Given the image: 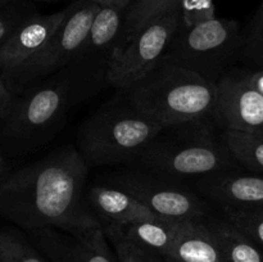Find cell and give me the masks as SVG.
Returning <instances> with one entry per match:
<instances>
[{
    "instance_id": "17",
    "label": "cell",
    "mask_w": 263,
    "mask_h": 262,
    "mask_svg": "<svg viewBox=\"0 0 263 262\" xmlns=\"http://www.w3.org/2000/svg\"><path fill=\"white\" fill-rule=\"evenodd\" d=\"M217 246L220 262H263V251L225 217H203Z\"/></svg>"
},
{
    "instance_id": "32",
    "label": "cell",
    "mask_w": 263,
    "mask_h": 262,
    "mask_svg": "<svg viewBox=\"0 0 263 262\" xmlns=\"http://www.w3.org/2000/svg\"><path fill=\"white\" fill-rule=\"evenodd\" d=\"M2 2H5V3H13V2H18V0H2Z\"/></svg>"
},
{
    "instance_id": "33",
    "label": "cell",
    "mask_w": 263,
    "mask_h": 262,
    "mask_svg": "<svg viewBox=\"0 0 263 262\" xmlns=\"http://www.w3.org/2000/svg\"><path fill=\"white\" fill-rule=\"evenodd\" d=\"M261 138H263V135H262V136H261Z\"/></svg>"
},
{
    "instance_id": "8",
    "label": "cell",
    "mask_w": 263,
    "mask_h": 262,
    "mask_svg": "<svg viewBox=\"0 0 263 262\" xmlns=\"http://www.w3.org/2000/svg\"><path fill=\"white\" fill-rule=\"evenodd\" d=\"M102 184L128 193L156 215L176 220H200L212 210L205 198L185 181L171 179L144 167L117 170Z\"/></svg>"
},
{
    "instance_id": "27",
    "label": "cell",
    "mask_w": 263,
    "mask_h": 262,
    "mask_svg": "<svg viewBox=\"0 0 263 262\" xmlns=\"http://www.w3.org/2000/svg\"><path fill=\"white\" fill-rule=\"evenodd\" d=\"M244 77L253 89L263 95V68H257L256 71H244Z\"/></svg>"
},
{
    "instance_id": "9",
    "label": "cell",
    "mask_w": 263,
    "mask_h": 262,
    "mask_svg": "<svg viewBox=\"0 0 263 262\" xmlns=\"http://www.w3.org/2000/svg\"><path fill=\"white\" fill-rule=\"evenodd\" d=\"M99 9L100 5L92 0H77L74 9L51 36L48 44L25 66L5 79L14 97L68 66L86 39Z\"/></svg>"
},
{
    "instance_id": "5",
    "label": "cell",
    "mask_w": 263,
    "mask_h": 262,
    "mask_svg": "<svg viewBox=\"0 0 263 262\" xmlns=\"http://www.w3.org/2000/svg\"><path fill=\"white\" fill-rule=\"evenodd\" d=\"M163 126L136 109L123 92L79 127L76 148L89 167L136 163Z\"/></svg>"
},
{
    "instance_id": "29",
    "label": "cell",
    "mask_w": 263,
    "mask_h": 262,
    "mask_svg": "<svg viewBox=\"0 0 263 262\" xmlns=\"http://www.w3.org/2000/svg\"><path fill=\"white\" fill-rule=\"evenodd\" d=\"M10 172L9 167H8V162H7V156L3 153L2 148H0V181L7 176L8 174Z\"/></svg>"
},
{
    "instance_id": "1",
    "label": "cell",
    "mask_w": 263,
    "mask_h": 262,
    "mask_svg": "<svg viewBox=\"0 0 263 262\" xmlns=\"http://www.w3.org/2000/svg\"><path fill=\"white\" fill-rule=\"evenodd\" d=\"M90 167L73 144L58 146L0 181V217L25 231H85L100 222L86 200Z\"/></svg>"
},
{
    "instance_id": "11",
    "label": "cell",
    "mask_w": 263,
    "mask_h": 262,
    "mask_svg": "<svg viewBox=\"0 0 263 262\" xmlns=\"http://www.w3.org/2000/svg\"><path fill=\"white\" fill-rule=\"evenodd\" d=\"M215 120L222 130L263 135V95L248 84L244 71L231 69L217 82Z\"/></svg>"
},
{
    "instance_id": "22",
    "label": "cell",
    "mask_w": 263,
    "mask_h": 262,
    "mask_svg": "<svg viewBox=\"0 0 263 262\" xmlns=\"http://www.w3.org/2000/svg\"><path fill=\"white\" fill-rule=\"evenodd\" d=\"M222 216L263 251V208H222Z\"/></svg>"
},
{
    "instance_id": "30",
    "label": "cell",
    "mask_w": 263,
    "mask_h": 262,
    "mask_svg": "<svg viewBox=\"0 0 263 262\" xmlns=\"http://www.w3.org/2000/svg\"><path fill=\"white\" fill-rule=\"evenodd\" d=\"M8 4H10V3H5V2H2V0H0V8L4 7V5H8Z\"/></svg>"
},
{
    "instance_id": "13",
    "label": "cell",
    "mask_w": 263,
    "mask_h": 262,
    "mask_svg": "<svg viewBox=\"0 0 263 262\" xmlns=\"http://www.w3.org/2000/svg\"><path fill=\"white\" fill-rule=\"evenodd\" d=\"M76 4L77 0L51 14L35 12L18 26L0 50V72L4 80L25 66L48 44Z\"/></svg>"
},
{
    "instance_id": "31",
    "label": "cell",
    "mask_w": 263,
    "mask_h": 262,
    "mask_svg": "<svg viewBox=\"0 0 263 262\" xmlns=\"http://www.w3.org/2000/svg\"><path fill=\"white\" fill-rule=\"evenodd\" d=\"M37 2H46V3H51V2H58V0H37Z\"/></svg>"
},
{
    "instance_id": "4",
    "label": "cell",
    "mask_w": 263,
    "mask_h": 262,
    "mask_svg": "<svg viewBox=\"0 0 263 262\" xmlns=\"http://www.w3.org/2000/svg\"><path fill=\"white\" fill-rule=\"evenodd\" d=\"M76 104L64 69L17 95L0 122V148L7 157L35 153L55 138Z\"/></svg>"
},
{
    "instance_id": "20",
    "label": "cell",
    "mask_w": 263,
    "mask_h": 262,
    "mask_svg": "<svg viewBox=\"0 0 263 262\" xmlns=\"http://www.w3.org/2000/svg\"><path fill=\"white\" fill-rule=\"evenodd\" d=\"M223 140L238 164L263 175V138L243 131L223 130Z\"/></svg>"
},
{
    "instance_id": "3",
    "label": "cell",
    "mask_w": 263,
    "mask_h": 262,
    "mask_svg": "<svg viewBox=\"0 0 263 262\" xmlns=\"http://www.w3.org/2000/svg\"><path fill=\"white\" fill-rule=\"evenodd\" d=\"M121 92L163 127L213 117L217 103V85L164 58Z\"/></svg>"
},
{
    "instance_id": "19",
    "label": "cell",
    "mask_w": 263,
    "mask_h": 262,
    "mask_svg": "<svg viewBox=\"0 0 263 262\" xmlns=\"http://www.w3.org/2000/svg\"><path fill=\"white\" fill-rule=\"evenodd\" d=\"M180 2L181 0H133L128 9L126 10L122 38H121L117 55L144 25L170 10L179 9Z\"/></svg>"
},
{
    "instance_id": "18",
    "label": "cell",
    "mask_w": 263,
    "mask_h": 262,
    "mask_svg": "<svg viewBox=\"0 0 263 262\" xmlns=\"http://www.w3.org/2000/svg\"><path fill=\"white\" fill-rule=\"evenodd\" d=\"M166 262H220L217 246L200 220L189 221L164 257Z\"/></svg>"
},
{
    "instance_id": "14",
    "label": "cell",
    "mask_w": 263,
    "mask_h": 262,
    "mask_svg": "<svg viewBox=\"0 0 263 262\" xmlns=\"http://www.w3.org/2000/svg\"><path fill=\"white\" fill-rule=\"evenodd\" d=\"M195 190L221 208H263V175L222 170L197 179Z\"/></svg>"
},
{
    "instance_id": "24",
    "label": "cell",
    "mask_w": 263,
    "mask_h": 262,
    "mask_svg": "<svg viewBox=\"0 0 263 262\" xmlns=\"http://www.w3.org/2000/svg\"><path fill=\"white\" fill-rule=\"evenodd\" d=\"M33 12L23 0L13 2L0 8V50L13 35L18 26Z\"/></svg>"
},
{
    "instance_id": "23",
    "label": "cell",
    "mask_w": 263,
    "mask_h": 262,
    "mask_svg": "<svg viewBox=\"0 0 263 262\" xmlns=\"http://www.w3.org/2000/svg\"><path fill=\"white\" fill-rule=\"evenodd\" d=\"M240 61L263 68V3L246 30L241 31Z\"/></svg>"
},
{
    "instance_id": "12",
    "label": "cell",
    "mask_w": 263,
    "mask_h": 262,
    "mask_svg": "<svg viewBox=\"0 0 263 262\" xmlns=\"http://www.w3.org/2000/svg\"><path fill=\"white\" fill-rule=\"evenodd\" d=\"M26 233L50 262H116L103 226L76 233L54 228Z\"/></svg>"
},
{
    "instance_id": "16",
    "label": "cell",
    "mask_w": 263,
    "mask_h": 262,
    "mask_svg": "<svg viewBox=\"0 0 263 262\" xmlns=\"http://www.w3.org/2000/svg\"><path fill=\"white\" fill-rule=\"evenodd\" d=\"M189 221L193 220H176L158 216L116 228L134 246L164 258Z\"/></svg>"
},
{
    "instance_id": "26",
    "label": "cell",
    "mask_w": 263,
    "mask_h": 262,
    "mask_svg": "<svg viewBox=\"0 0 263 262\" xmlns=\"http://www.w3.org/2000/svg\"><path fill=\"white\" fill-rule=\"evenodd\" d=\"M14 94L9 90L2 72H0V122L9 113L10 108H12L13 103H14Z\"/></svg>"
},
{
    "instance_id": "10",
    "label": "cell",
    "mask_w": 263,
    "mask_h": 262,
    "mask_svg": "<svg viewBox=\"0 0 263 262\" xmlns=\"http://www.w3.org/2000/svg\"><path fill=\"white\" fill-rule=\"evenodd\" d=\"M180 22L181 12L179 8L144 25L116 57L108 76V85L118 91H126L143 79L163 58Z\"/></svg>"
},
{
    "instance_id": "7",
    "label": "cell",
    "mask_w": 263,
    "mask_h": 262,
    "mask_svg": "<svg viewBox=\"0 0 263 262\" xmlns=\"http://www.w3.org/2000/svg\"><path fill=\"white\" fill-rule=\"evenodd\" d=\"M125 10L100 7L86 39L64 68L74 103L97 95L105 85L122 38Z\"/></svg>"
},
{
    "instance_id": "25",
    "label": "cell",
    "mask_w": 263,
    "mask_h": 262,
    "mask_svg": "<svg viewBox=\"0 0 263 262\" xmlns=\"http://www.w3.org/2000/svg\"><path fill=\"white\" fill-rule=\"evenodd\" d=\"M180 12H181V23L184 26H195L215 20V0H181Z\"/></svg>"
},
{
    "instance_id": "6",
    "label": "cell",
    "mask_w": 263,
    "mask_h": 262,
    "mask_svg": "<svg viewBox=\"0 0 263 262\" xmlns=\"http://www.w3.org/2000/svg\"><path fill=\"white\" fill-rule=\"evenodd\" d=\"M238 21L217 18L195 26L180 22L163 58L217 84L240 61Z\"/></svg>"
},
{
    "instance_id": "21",
    "label": "cell",
    "mask_w": 263,
    "mask_h": 262,
    "mask_svg": "<svg viewBox=\"0 0 263 262\" xmlns=\"http://www.w3.org/2000/svg\"><path fill=\"white\" fill-rule=\"evenodd\" d=\"M0 262H46L37 247L15 229H0Z\"/></svg>"
},
{
    "instance_id": "28",
    "label": "cell",
    "mask_w": 263,
    "mask_h": 262,
    "mask_svg": "<svg viewBox=\"0 0 263 262\" xmlns=\"http://www.w3.org/2000/svg\"><path fill=\"white\" fill-rule=\"evenodd\" d=\"M92 2L97 3L100 7H112L126 12L131 3H133V0H92Z\"/></svg>"
},
{
    "instance_id": "2",
    "label": "cell",
    "mask_w": 263,
    "mask_h": 262,
    "mask_svg": "<svg viewBox=\"0 0 263 262\" xmlns=\"http://www.w3.org/2000/svg\"><path fill=\"white\" fill-rule=\"evenodd\" d=\"M216 125L211 117L163 127L135 164L180 181L236 169L223 130L217 133Z\"/></svg>"
},
{
    "instance_id": "15",
    "label": "cell",
    "mask_w": 263,
    "mask_h": 262,
    "mask_svg": "<svg viewBox=\"0 0 263 262\" xmlns=\"http://www.w3.org/2000/svg\"><path fill=\"white\" fill-rule=\"evenodd\" d=\"M86 200L102 226H122L159 216L128 193L104 184L87 188Z\"/></svg>"
}]
</instances>
